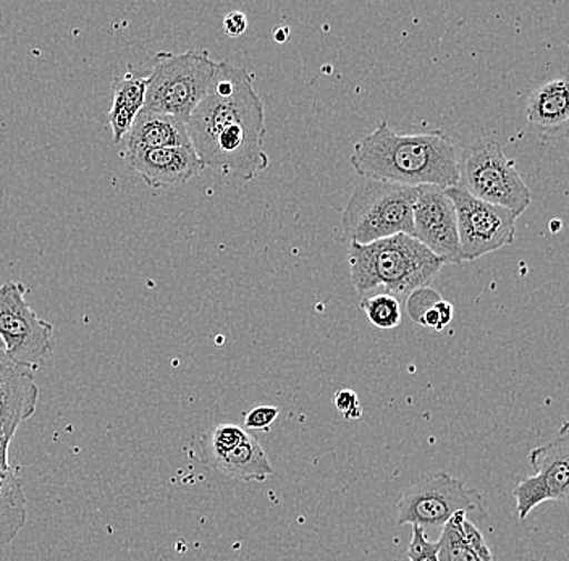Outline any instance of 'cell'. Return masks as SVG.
Here are the masks:
<instances>
[{
	"label": "cell",
	"mask_w": 569,
	"mask_h": 561,
	"mask_svg": "<svg viewBox=\"0 0 569 561\" xmlns=\"http://www.w3.org/2000/svg\"><path fill=\"white\" fill-rule=\"evenodd\" d=\"M408 561H440L437 542L427 539L426 531L418 525H412L411 541L407 549Z\"/></svg>",
	"instance_id": "cell-22"
},
{
	"label": "cell",
	"mask_w": 569,
	"mask_h": 561,
	"mask_svg": "<svg viewBox=\"0 0 569 561\" xmlns=\"http://www.w3.org/2000/svg\"><path fill=\"white\" fill-rule=\"evenodd\" d=\"M398 524L418 525L425 531L442 529L455 514L478 510L482 495L447 472L422 475L409 485L397 503Z\"/></svg>",
	"instance_id": "cell-7"
},
{
	"label": "cell",
	"mask_w": 569,
	"mask_h": 561,
	"mask_svg": "<svg viewBox=\"0 0 569 561\" xmlns=\"http://www.w3.org/2000/svg\"><path fill=\"white\" fill-rule=\"evenodd\" d=\"M191 146L204 167L241 181L269 167L264 151V106L252 74L220 60L209 94L187 122Z\"/></svg>",
	"instance_id": "cell-1"
},
{
	"label": "cell",
	"mask_w": 569,
	"mask_h": 561,
	"mask_svg": "<svg viewBox=\"0 0 569 561\" xmlns=\"http://www.w3.org/2000/svg\"><path fill=\"white\" fill-rule=\"evenodd\" d=\"M148 78L127 73L112 81V109L109 112V127L113 143H122L130 133L134 120L144 109Z\"/></svg>",
	"instance_id": "cell-17"
},
{
	"label": "cell",
	"mask_w": 569,
	"mask_h": 561,
	"mask_svg": "<svg viewBox=\"0 0 569 561\" xmlns=\"http://www.w3.org/2000/svg\"><path fill=\"white\" fill-rule=\"evenodd\" d=\"M418 188L362 179L341 214V229L351 243L369 244L397 236H415L412 208Z\"/></svg>",
	"instance_id": "cell-4"
},
{
	"label": "cell",
	"mask_w": 569,
	"mask_h": 561,
	"mask_svg": "<svg viewBox=\"0 0 569 561\" xmlns=\"http://www.w3.org/2000/svg\"><path fill=\"white\" fill-rule=\"evenodd\" d=\"M138 148H193V146H191L187 122L169 113L144 108L134 120L127 137V149Z\"/></svg>",
	"instance_id": "cell-14"
},
{
	"label": "cell",
	"mask_w": 569,
	"mask_h": 561,
	"mask_svg": "<svg viewBox=\"0 0 569 561\" xmlns=\"http://www.w3.org/2000/svg\"><path fill=\"white\" fill-rule=\"evenodd\" d=\"M455 318V308L450 301L440 300L439 303L433 304L429 311L426 312L425 318H422L421 327H429V329L443 330L445 327L451 324Z\"/></svg>",
	"instance_id": "cell-24"
},
{
	"label": "cell",
	"mask_w": 569,
	"mask_h": 561,
	"mask_svg": "<svg viewBox=\"0 0 569 561\" xmlns=\"http://www.w3.org/2000/svg\"><path fill=\"white\" fill-rule=\"evenodd\" d=\"M529 463L536 474L522 479L513 489L519 520H526L542 503L569 502V421L553 439L531 450Z\"/></svg>",
	"instance_id": "cell-11"
},
{
	"label": "cell",
	"mask_w": 569,
	"mask_h": 561,
	"mask_svg": "<svg viewBox=\"0 0 569 561\" xmlns=\"http://www.w3.org/2000/svg\"><path fill=\"white\" fill-rule=\"evenodd\" d=\"M39 389L33 372H28L12 389L0 395V437L12 442L17 429L33 418L38 408Z\"/></svg>",
	"instance_id": "cell-19"
},
{
	"label": "cell",
	"mask_w": 569,
	"mask_h": 561,
	"mask_svg": "<svg viewBox=\"0 0 569 561\" xmlns=\"http://www.w3.org/2000/svg\"><path fill=\"white\" fill-rule=\"evenodd\" d=\"M10 440L3 439V437H0V472H7L10 470V463H9V447H10Z\"/></svg>",
	"instance_id": "cell-28"
},
{
	"label": "cell",
	"mask_w": 569,
	"mask_h": 561,
	"mask_svg": "<svg viewBox=\"0 0 569 561\" xmlns=\"http://www.w3.org/2000/svg\"><path fill=\"white\" fill-rule=\"evenodd\" d=\"M219 62L208 51L159 52L148 77L144 108L188 122L211 91Z\"/></svg>",
	"instance_id": "cell-5"
},
{
	"label": "cell",
	"mask_w": 569,
	"mask_h": 561,
	"mask_svg": "<svg viewBox=\"0 0 569 561\" xmlns=\"http://www.w3.org/2000/svg\"><path fill=\"white\" fill-rule=\"evenodd\" d=\"M350 162L362 179L443 190L460 183V152L440 130L401 134L382 122L356 141Z\"/></svg>",
	"instance_id": "cell-2"
},
{
	"label": "cell",
	"mask_w": 569,
	"mask_h": 561,
	"mask_svg": "<svg viewBox=\"0 0 569 561\" xmlns=\"http://www.w3.org/2000/svg\"><path fill=\"white\" fill-rule=\"evenodd\" d=\"M440 561H496L478 525L460 511L442 528L439 541Z\"/></svg>",
	"instance_id": "cell-16"
},
{
	"label": "cell",
	"mask_w": 569,
	"mask_h": 561,
	"mask_svg": "<svg viewBox=\"0 0 569 561\" xmlns=\"http://www.w3.org/2000/svg\"><path fill=\"white\" fill-rule=\"evenodd\" d=\"M280 410L277 407H258L249 411L244 417V429L248 431H269L270 425L279 418Z\"/></svg>",
	"instance_id": "cell-25"
},
{
	"label": "cell",
	"mask_w": 569,
	"mask_h": 561,
	"mask_svg": "<svg viewBox=\"0 0 569 561\" xmlns=\"http://www.w3.org/2000/svg\"><path fill=\"white\" fill-rule=\"evenodd\" d=\"M458 187L480 201L510 209L518 216L531 206V191L515 162L490 138L475 141L461 152Z\"/></svg>",
	"instance_id": "cell-6"
},
{
	"label": "cell",
	"mask_w": 569,
	"mask_h": 561,
	"mask_svg": "<svg viewBox=\"0 0 569 561\" xmlns=\"http://www.w3.org/2000/svg\"><path fill=\"white\" fill-rule=\"evenodd\" d=\"M333 404L336 410L348 421L351 419H359L362 417V408L359 404L358 395L350 389L338 390L333 397Z\"/></svg>",
	"instance_id": "cell-26"
},
{
	"label": "cell",
	"mask_w": 569,
	"mask_h": 561,
	"mask_svg": "<svg viewBox=\"0 0 569 561\" xmlns=\"http://www.w3.org/2000/svg\"><path fill=\"white\" fill-rule=\"evenodd\" d=\"M28 372L33 371H30V369L23 368V365L17 364V362L10 360L6 350L0 351V395H3L7 390L12 389V387L16 385L18 381H21Z\"/></svg>",
	"instance_id": "cell-23"
},
{
	"label": "cell",
	"mask_w": 569,
	"mask_h": 561,
	"mask_svg": "<svg viewBox=\"0 0 569 561\" xmlns=\"http://www.w3.org/2000/svg\"><path fill=\"white\" fill-rule=\"evenodd\" d=\"M27 497L18 468L0 472V549L10 545L27 524Z\"/></svg>",
	"instance_id": "cell-18"
},
{
	"label": "cell",
	"mask_w": 569,
	"mask_h": 561,
	"mask_svg": "<svg viewBox=\"0 0 569 561\" xmlns=\"http://www.w3.org/2000/svg\"><path fill=\"white\" fill-rule=\"evenodd\" d=\"M442 300V294L439 291L430 289V287H422V289H418L412 291L411 294L407 298V311L409 318L412 319V322L421 325L422 318L433 304L439 303Z\"/></svg>",
	"instance_id": "cell-21"
},
{
	"label": "cell",
	"mask_w": 569,
	"mask_h": 561,
	"mask_svg": "<svg viewBox=\"0 0 569 561\" xmlns=\"http://www.w3.org/2000/svg\"><path fill=\"white\" fill-rule=\"evenodd\" d=\"M526 117L536 130L560 131L569 127V74L553 78L529 96Z\"/></svg>",
	"instance_id": "cell-15"
},
{
	"label": "cell",
	"mask_w": 569,
	"mask_h": 561,
	"mask_svg": "<svg viewBox=\"0 0 569 561\" xmlns=\"http://www.w3.org/2000/svg\"><path fill=\"white\" fill-rule=\"evenodd\" d=\"M6 350V344H3V340L0 339V351Z\"/></svg>",
	"instance_id": "cell-30"
},
{
	"label": "cell",
	"mask_w": 569,
	"mask_h": 561,
	"mask_svg": "<svg viewBox=\"0 0 569 561\" xmlns=\"http://www.w3.org/2000/svg\"><path fill=\"white\" fill-rule=\"evenodd\" d=\"M27 291L21 282L0 285V339L10 360L34 372L52 357L53 325L28 304Z\"/></svg>",
	"instance_id": "cell-8"
},
{
	"label": "cell",
	"mask_w": 569,
	"mask_h": 561,
	"mask_svg": "<svg viewBox=\"0 0 569 561\" xmlns=\"http://www.w3.org/2000/svg\"><path fill=\"white\" fill-rule=\"evenodd\" d=\"M412 227V237L442 259L445 264H461L465 261L458 236L457 209L443 188L418 187Z\"/></svg>",
	"instance_id": "cell-12"
},
{
	"label": "cell",
	"mask_w": 569,
	"mask_h": 561,
	"mask_svg": "<svg viewBox=\"0 0 569 561\" xmlns=\"http://www.w3.org/2000/svg\"><path fill=\"white\" fill-rule=\"evenodd\" d=\"M288 37H290V30L287 27H279L276 31H273V39L280 44H283L287 41Z\"/></svg>",
	"instance_id": "cell-29"
},
{
	"label": "cell",
	"mask_w": 569,
	"mask_h": 561,
	"mask_svg": "<svg viewBox=\"0 0 569 561\" xmlns=\"http://www.w3.org/2000/svg\"><path fill=\"white\" fill-rule=\"evenodd\" d=\"M447 193L457 209L458 236L465 261H476L513 243L518 214L480 201L460 187L448 188Z\"/></svg>",
	"instance_id": "cell-10"
},
{
	"label": "cell",
	"mask_w": 569,
	"mask_h": 561,
	"mask_svg": "<svg viewBox=\"0 0 569 561\" xmlns=\"http://www.w3.org/2000/svg\"><path fill=\"white\" fill-rule=\"evenodd\" d=\"M350 279L362 298L376 293L407 298L427 287L445 262L415 237L397 236L348 248Z\"/></svg>",
	"instance_id": "cell-3"
},
{
	"label": "cell",
	"mask_w": 569,
	"mask_h": 561,
	"mask_svg": "<svg viewBox=\"0 0 569 561\" xmlns=\"http://www.w3.org/2000/svg\"><path fill=\"white\" fill-rule=\"evenodd\" d=\"M359 308L366 312L369 321L377 329L390 330L400 325L401 303L398 298L387 293H376L362 298Z\"/></svg>",
	"instance_id": "cell-20"
},
{
	"label": "cell",
	"mask_w": 569,
	"mask_h": 561,
	"mask_svg": "<svg viewBox=\"0 0 569 561\" xmlns=\"http://www.w3.org/2000/svg\"><path fill=\"white\" fill-rule=\"evenodd\" d=\"M199 463L244 482H264L273 474L272 463L258 437L237 424L209 429L196 443Z\"/></svg>",
	"instance_id": "cell-9"
},
{
	"label": "cell",
	"mask_w": 569,
	"mask_h": 561,
	"mask_svg": "<svg viewBox=\"0 0 569 561\" xmlns=\"http://www.w3.org/2000/svg\"><path fill=\"white\" fill-rule=\"evenodd\" d=\"M248 30V19L243 12L227 13L223 19V31L229 38H240Z\"/></svg>",
	"instance_id": "cell-27"
},
{
	"label": "cell",
	"mask_w": 569,
	"mask_h": 561,
	"mask_svg": "<svg viewBox=\"0 0 569 561\" xmlns=\"http://www.w3.org/2000/svg\"><path fill=\"white\" fill-rule=\"evenodd\" d=\"M124 159L154 190L187 183L206 169L193 148L127 149Z\"/></svg>",
	"instance_id": "cell-13"
}]
</instances>
